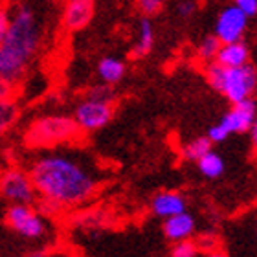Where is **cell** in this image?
<instances>
[{
	"mask_svg": "<svg viewBox=\"0 0 257 257\" xmlns=\"http://www.w3.org/2000/svg\"><path fill=\"white\" fill-rule=\"evenodd\" d=\"M248 28V17L237 6H228L220 11L215 22V37L220 43H237L242 41Z\"/></svg>",
	"mask_w": 257,
	"mask_h": 257,
	"instance_id": "cell-9",
	"label": "cell"
},
{
	"mask_svg": "<svg viewBox=\"0 0 257 257\" xmlns=\"http://www.w3.org/2000/svg\"><path fill=\"white\" fill-rule=\"evenodd\" d=\"M220 44L222 43H220L215 35H208V37H204L202 41H200V44H198V48H197V57L200 61H204V63H211V61H215L217 54H219Z\"/></svg>",
	"mask_w": 257,
	"mask_h": 257,
	"instance_id": "cell-19",
	"label": "cell"
},
{
	"mask_svg": "<svg viewBox=\"0 0 257 257\" xmlns=\"http://www.w3.org/2000/svg\"><path fill=\"white\" fill-rule=\"evenodd\" d=\"M136 8L144 17H155L164 10V0H136Z\"/></svg>",
	"mask_w": 257,
	"mask_h": 257,
	"instance_id": "cell-20",
	"label": "cell"
},
{
	"mask_svg": "<svg viewBox=\"0 0 257 257\" xmlns=\"http://www.w3.org/2000/svg\"><path fill=\"white\" fill-rule=\"evenodd\" d=\"M79 133V127L74 118L68 116H44L30 125L26 133V142L35 147L55 145L74 140Z\"/></svg>",
	"mask_w": 257,
	"mask_h": 257,
	"instance_id": "cell-3",
	"label": "cell"
},
{
	"mask_svg": "<svg viewBox=\"0 0 257 257\" xmlns=\"http://www.w3.org/2000/svg\"><path fill=\"white\" fill-rule=\"evenodd\" d=\"M197 167L204 178L215 180V178L222 177V173H224V169H226V164H224V158H222L219 153H215V151L211 149L197 162Z\"/></svg>",
	"mask_w": 257,
	"mask_h": 257,
	"instance_id": "cell-16",
	"label": "cell"
},
{
	"mask_svg": "<svg viewBox=\"0 0 257 257\" xmlns=\"http://www.w3.org/2000/svg\"><path fill=\"white\" fill-rule=\"evenodd\" d=\"M26 257H46V252H43V250H33Z\"/></svg>",
	"mask_w": 257,
	"mask_h": 257,
	"instance_id": "cell-28",
	"label": "cell"
},
{
	"mask_svg": "<svg viewBox=\"0 0 257 257\" xmlns=\"http://www.w3.org/2000/svg\"><path fill=\"white\" fill-rule=\"evenodd\" d=\"M112 118V103L99 101L86 97L75 107L74 121L83 133H94L97 128H103Z\"/></svg>",
	"mask_w": 257,
	"mask_h": 257,
	"instance_id": "cell-8",
	"label": "cell"
},
{
	"mask_svg": "<svg viewBox=\"0 0 257 257\" xmlns=\"http://www.w3.org/2000/svg\"><path fill=\"white\" fill-rule=\"evenodd\" d=\"M195 11H197V2H195V0H180L177 4V13H178V17H182V19L193 17Z\"/></svg>",
	"mask_w": 257,
	"mask_h": 257,
	"instance_id": "cell-23",
	"label": "cell"
},
{
	"mask_svg": "<svg viewBox=\"0 0 257 257\" xmlns=\"http://www.w3.org/2000/svg\"><path fill=\"white\" fill-rule=\"evenodd\" d=\"M255 90L257 70L253 64L248 63L244 66H239V68H226L224 66L217 92H220L231 105L252 97Z\"/></svg>",
	"mask_w": 257,
	"mask_h": 257,
	"instance_id": "cell-5",
	"label": "cell"
},
{
	"mask_svg": "<svg viewBox=\"0 0 257 257\" xmlns=\"http://www.w3.org/2000/svg\"><path fill=\"white\" fill-rule=\"evenodd\" d=\"M97 75L105 85H116L123 79L125 75V63L118 57H103L97 63Z\"/></svg>",
	"mask_w": 257,
	"mask_h": 257,
	"instance_id": "cell-15",
	"label": "cell"
},
{
	"mask_svg": "<svg viewBox=\"0 0 257 257\" xmlns=\"http://www.w3.org/2000/svg\"><path fill=\"white\" fill-rule=\"evenodd\" d=\"M211 142H209L208 136H198V138H193L189 140L188 144L184 145L182 149V155L186 160L189 162H198L200 158H202L206 153H209L211 151Z\"/></svg>",
	"mask_w": 257,
	"mask_h": 257,
	"instance_id": "cell-17",
	"label": "cell"
},
{
	"mask_svg": "<svg viewBox=\"0 0 257 257\" xmlns=\"http://www.w3.org/2000/svg\"><path fill=\"white\" fill-rule=\"evenodd\" d=\"M28 173L37 197L54 202L61 209L88 202L97 189V180L92 171L79 160L63 153L39 156Z\"/></svg>",
	"mask_w": 257,
	"mask_h": 257,
	"instance_id": "cell-1",
	"label": "cell"
},
{
	"mask_svg": "<svg viewBox=\"0 0 257 257\" xmlns=\"http://www.w3.org/2000/svg\"><path fill=\"white\" fill-rule=\"evenodd\" d=\"M11 11L10 30L0 43V75L17 85L26 75L43 41V26L32 4L19 2Z\"/></svg>",
	"mask_w": 257,
	"mask_h": 257,
	"instance_id": "cell-2",
	"label": "cell"
},
{
	"mask_svg": "<svg viewBox=\"0 0 257 257\" xmlns=\"http://www.w3.org/2000/svg\"><path fill=\"white\" fill-rule=\"evenodd\" d=\"M94 17V0H68L64 2L63 24L70 32H79L90 24Z\"/></svg>",
	"mask_w": 257,
	"mask_h": 257,
	"instance_id": "cell-10",
	"label": "cell"
},
{
	"mask_svg": "<svg viewBox=\"0 0 257 257\" xmlns=\"http://www.w3.org/2000/svg\"><path fill=\"white\" fill-rule=\"evenodd\" d=\"M171 257H197V246L191 241L175 242Z\"/></svg>",
	"mask_w": 257,
	"mask_h": 257,
	"instance_id": "cell-22",
	"label": "cell"
},
{
	"mask_svg": "<svg viewBox=\"0 0 257 257\" xmlns=\"http://www.w3.org/2000/svg\"><path fill=\"white\" fill-rule=\"evenodd\" d=\"M6 224L24 239H41L48 231L44 215L32 204H11L6 211Z\"/></svg>",
	"mask_w": 257,
	"mask_h": 257,
	"instance_id": "cell-6",
	"label": "cell"
},
{
	"mask_svg": "<svg viewBox=\"0 0 257 257\" xmlns=\"http://www.w3.org/2000/svg\"><path fill=\"white\" fill-rule=\"evenodd\" d=\"M39 2H43V4H46V6H55L59 0H39Z\"/></svg>",
	"mask_w": 257,
	"mask_h": 257,
	"instance_id": "cell-29",
	"label": "cell"
},
{
	"mask_svg": "<svg viewBox=\"0 0 257 257\" xmlns=\"http://www.w3.org/2000/svg\"><path fill=\"white\" fill-rule=\"evenodd\" d=\"M215 61L226 66V68H239V66H244V64L250 63V48L242 41L220 44V50Z\"/></svg>",
	"mask_w": 257,
	"mask_h": 257,
	"instance_id": "cell-13",
	"label": "cell"
},
{
	"mask_svg": "<svg viewBox=\"0 0 257 257\" xmlns=\"http://www.w3.org/2000/svg\"><path fill=\"white\" fill-rule=\"evenodd\" d=\"M195 219L188 211H182L178 215L164 219V235L171 242H182L189 241L195 233Z\"/></svg>",
	"mask_w": 257,
	"mask_h": 257,
	"instance_id": "cell-11",
	"label": "cell"
},
{
	"mask_svg": "<svg viewBox=\"0 0 257 257\" xmlns=\"http://www.w3.org/2000/svg\"><path fill=\"white\" fill-rule=\"evenodd\" d=\"M186 206H188L186 198L178 191H160L151 200L153 213L160 219H167V217L182 213V211H186Z\"/></svg>",
	"mask_w": 257,
	"mask_h": 257,
	"instance_id": "cell-12",
	"label": "cell"
},
{
	"mask_svg": "<svg viewBox=\"0 0 257 257\" xmlns=\"http://www.w3.org/2000/svg\"><path fill=\"white\" fill-rule=\"evenodd\" d=\"M0 195L11 204H33L37 200V191L30 173L19 167L6 169L0 175Z\"/></svg>",
	"mask_w": 257,
	"mask_h": 257,
	"instance_id": "cell-7",
	"label": "cell"
},
{
	"mask_svg": "<svg viewBox=\"0 0 257 257\" xmlns=\"http://www.w3.org/2000/svg\"><path fill=\"white\" fill-rule=\"evenodd\" d=\"M153 46H155V26L149 21V17H144L138 26V39L134 43L133 57H136V59L145 57L153 50Z\"/></svg>",
	"mask_w": 257,
	"mask_h": 257,
	"instance_id": "cell-14",
	"label": "cell"
},
{
	"mask_svg": "<svg viewBox=\"0 0 257 257\" xmlns=\"http://www.w3.org/2000/svg\"><path fill=\"white\" fill-rule=\"evenodd\" d=\"M233 6H237L248 19L257 15V0H235Z\"/></svg>",
	"mask_w": 257,
	"mask_h": 257,
	"instance_id": "cell-25",
	"label": "cell"
},
{
	"mask_svg": "<svg viewBox=\"0 0 257 257\" xmlns=\"http://www.w3.org/2000/svg\"><path fill=\"white\" fill-rule=\"evenodd\" d=\"M13 86L15 85H11L10 81L0 75V99H10L13 94Z\"/></svg>",
	"mask_w": 257,
	"mask_h": 257,
	"instance_id": "cell-26",
	"label": "cell"
},
{
	"mask_svg": "<svg viewBox=\"0 0 257 257\" xmlns=\"http://www.w3.org/2000/svg\"><path fill=\"white\" fill-rule=\"evenodd\" d=\"M19 119V105L13 99H0V136L8 133Z\"/></svg>",
	"mask_w": 257,
	"mask_h": 257,
	"instance_id": "cell-18",
	"label": "cell"
},
{
	"mask_svg": "<svg viewBox=\"0 0 257 257\" xmlns=\"http://www.w3.org/2000/svg\"><path fill=\"white\" fill-rule=\"evenodd\" d=\"M248 134H250V142H252L253 149H257V118L253 119V123L248 128Z\"/></svg>",
	"mask_w": 257,
	"mask_h": 257,
	"instance_id": "cell-27",
	"label": "cell"
},
{
	"mask_svg": "<svg viewBox=\"0 0 257 257\" xmlns=\"http://www.w3.org/2000/svg\"><path fill=\"white\" fill-rule=\"evenodd\" d=\"M206 257H228L226 253H220V252H213V253H208Z\"/></svg>",
	"mask_w": 257,
	"mask_h": 257,
	"instance_id": "cell-30",
	"label": "cell"
},
{
	"mask_svg": "<svg viewBox=\"0 0 257 257\" xmlns=\"http://www.w3.org/2000/svg\"><path fill=\"white\" fill-rule=\"evenodd\" d=\"M86 97H92V99H99V101H107V103H112L114 101V90L110 85H99V86H94L88 90V96Z\"/></svg>",
	"mask_w": 257,
	"mask_h": 257,
	"instance_id": "cell-21",
	"label": "cell"
},
{
	"mask_svg": "<svg viewBox=\"0 0 257 257\" xmlns=\"http://www.w3.org/2000/svg\"><path fill=\"white\" fill-rule=\"evenodd\" d=\"M11 22V11L8 8H0V43L6 39Z\"/></svg>",
	"mask_w": 257,
	"mask_h": 257,
	"instance_id": "cell-24",
	"label": "cell"
},
{
	"mask_svg": "<svg viewBox=\"0 0 257 257\" xmlns=\"http://www.w3.org/2000/svg\"><path fill=\"white\" fill-rule=\"evenodd\" d=\"M257 118V103L252 97H248L244 101L233 103L231 108L220 118L219 123L209 127L208 136L211 144H220L224 142L230 134H242L248 133L250 125Z\"/></svg>",
	"mask_w": 257,
	"mask_h": 257,
	"instance_id": "cell-4",
	"label": "cell"
}]
</instances>
